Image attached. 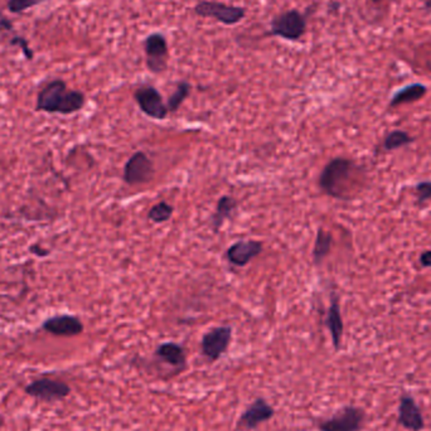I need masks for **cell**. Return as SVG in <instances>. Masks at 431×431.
I'll list each match as a JSON object with an SVG mask.
<instances>
[{
    "instance_id": "3",
    "label": "cell",
    "mask_w": 431,
    "mask_h": 431,
    "mask_svg": "<svg viewBox=\"0 0 431 431\" xmlns=\"http://www.w3.org/2000/svg\"><path fill=\"white\" fill-rule=\"evenodd\" d=\"M366 422L365 410L356 406H344L328 419L316 422L319 431H361Z\"/></svg>"
},
{
    "instance_id": "29",
    "label": "cell",
    "mask_w": 431,
    "mask_h": 431,
    "mask_svg": "<svg viewBox=\"0 0 431 431\" xmlns=\"http://www.w3.org/2000/svg\"><path fill=\"white\" fill-rule=\"evenodd\" d=\"M425 6L427 9H430L431 11V0H427V1H426Z\"/></svg>"
},
{
    "instance_id": "30",
    "label": "cell",
    "mask_w": 431,
    "mask_h": 431,
    "mask_svg": "<svg viewBox=\"0 0 431 431\" xmlns=\"http://www.w3.org/2000/svg\"><path fill=\"white\" fill-rule=\"evenodd\" d=\"M3 422H4V419H3V416H0V429H1V426H3Z\"/></svg>"
},
{
    "instance_id": "14",
    "label": "cell",
    "mask_w": 431,
    "mask_h": 431,
    "mask_svg": "<svg viewBox=\"0 0 431 431\" xmlns=\"http://www.w3.org/2000/svg\"><path fill=\"white\" fill-rule=\"evenodd\" d=\"M262 250L264 246L260 241H255V240L238 241L227 249L226 259L230 264L243 267L256 259L262 252Z\"/></svg>"
},
{
    "instance_id": "13",
    "label": "cell",
    "mask_w": 431,
    "mask_h": 431,
    "mask_svg": "<svg viewBox=\"0 0 431 431\" xmlns=\"http://www.w3.org/2000/svg\"><path fill=\"white\" fill-rule=\"evenodd\" d=\"M42 328L57 337H76L83 332V323L76 315L60 314L46 319Z\"/></svg>"
},
{
    "instance_id": "12",
    "label": "cell",
    "mask_w": 431,
    "mask_h": 431,
    "mask_svg": "<svg viewBox=\"0 0 431 431\" xmlns=\"http://www.w3.org/2000/svg\"><path fill=\"white\" fill-rule=\"evenodd\" d=\"M398 424L409 431H421L425 427V419L420 406L411 395L403 393L400 396L398 410Z\"/></svg>"
},
{
    "instance_id": "19",
    "label": "cell",
    "mask_w": 431,
    "mask_h": 431,
    "mask_svg": "<svg viewBox=\"0 0 431 431\" xmlns=\"http://www.w3.org/2000/svg\"><path fill=\"white\" fill-rule=\"evenodd\" d=\"M333 238L331 233L319 228L315 238L314 250H313V261L316 266L321 265L326 256L332 250Z\"/></svg>"
},
{
    "instance_id": "15",
    "label": "cell",
    "mask_w": 431,
    "mask_h": 431,
    "mask_svg": "<svg viewBox=\"0 0 431 431\" xmlns=\"http://www.w3.org/2000/svg\"><path fill=\"white\" fill-rule=\"evenodd\" d=\"M154 356L161 362L171 367L177 373H181L187 367L186 351L178 343H161L155 349Z\"/></svg>"
},
{
    "instance_id": "18",
    "label": "cell",
    "mask_w": 431,
    "mask_h": 431,
    "mask_svg": "<svg viewBox=\"0 0 431 431\" xmlns=\"http://www.w3.org/2000/svg\"><path fill=\"white\" fill-rule=\"evenodd\" d=\"M238 207L236 199L230 196H223L218 199L216 205V212L212 218V226L216 233L221 228L223 222L226 221L230 216L233 215V211Z\"/></svg>"
},
{
    "instance_id": "21",
    "label": "cell",
    "mask_w": 431,
    "mask_h": 431,
    "mask_svg": "<svg viewBox=\"0 0 431 431\" xmlns=\"http://www.w3.org/2000/svg\"><path fill=\"white\" fill-rule=\"evenodd\" d=\"M189 94H191L189 83H187V81L178 83L177 89L171 95V97L168 99V102H166V107H168L169 112L177 111L184 102V100L188 97Z\"/></svg>"
},
{
    "instance_id": "24",
    "label": "cell",
    "mask_w": 431,
    "mask_h": 431,
    "mask_svg": "<svg viewBox=\"0 0 431 431\" xmlns=\"http://www.w3.org/2000/svg\"><path fill=\"white\" fill-rule=\"evenodd\" d=\"M415 197L417 205H425L431 201V181H422L415 186Z\"/></svg>"
},
{
    "instance_id": "27",
    "label": "cell",
    "mask_w": 431,
    "mask_h": 431,
    "mask_svg": "<svg viewBox=\"0 0 431 431\" xmlns=\"http://www.w3.org/2000/svg\"><path fill=\"white\" fill-rule=\"evenodd\" d=\"M420 265L426 269H431V250L424 251L420 255Z\"/></svg>"
},
{
    "instance_id": "11",
    "label": "cell",
    "mask_w": 431,
    "mask_h": 431,
    "mask_svg": "<svg viewBox=\"0 0 431 431\" xmlns=\"http://www.w3.org/2000/svg\"><path fill=\"white\" fill-rule=\"evenodd\" d=\"M147 67L153 73H161L168 65V43L163 34L153 33L144 42Z\"/></svg>"
},
{
    "instance_id": "22",
    "label": "cell",
    "mask_w": 431,
    "mask_h": 431,
    "mask_svg": "<svg viewBox=\"0 0 431 431\" xmlns=\"http://www.w3.org/2000/svg\"><path fill=\"white\" fill-rule=\"evenodd\" d=\"M174 208L166 202H159L150 208L148 218L154 223H164L171 220Z\"/></svg>"
},
{
    "instance_id": "23",
    "label": "cell",
    "mask_w": 431,
    "mask_h": 431,
    "mask_svg": "<svg viewBox=\"0 0 431 431\" xmlns=\"http://www.w3.org/2000/svg\"><path fill=\"white\" fill-rule=\"evenodd\" d=\"M46 1H50V0H8L6 8L11 14H21V13L27 11L28 9H32L34 6L43 4Z\"/></svg>"
},
{
    "instance_id": "5",
    "label": "cell",
    "mask_w": 431,
    "mask_h": 431,
    "mask_svg": "<svg viewBox=\"0 0 431 431\" xmlns=\"http://www.w3.org/2000/svg\"><path fill=\"white\" fill-rule=\"evenodd\" d=\"M307 31L305 17L298 11H287L274 18L271 34L287 41H298Z\"/></svg>"
},
{
    "instance_id": "26",
    "label": "cell",
    "mask_w": 431,
    "mask_h": 431,
    "mask_svg": "<svg viewBox=\"0 0 431 431\" xmlns=\"http://www.w3.org/2000/svg\"><path fill=\"white\" fill-rule=\"evenodd\" d=\"M29 251H31L32 254L36 255V256H38V257H46V256L50 255V250L45 249V248L41 246V245H32V246L29 248Z\"/></svg>"
},
{
    "instance_id": "7",
    "label": "cell",
    "mask_w": 431,
    "mask_h": 431,
    "mask_svg": "<svg viewBox=\"0 0 431 431\" xmlns=\"http://www.w3.org/2000/svg\"><path fill=\"white\" fill-rule=\"evenodd\" d=\"M277 414L265 398H257L245 409L238 421V431H251L271 420Z\"/></svg>"
},
{
    "instance_id": "4",
    "label": "cell",
    "mask_w": 431,
    "mask_h": 431,
    "mask_svg": "<svg viewBox=\"0 0 431 431\" xmlns=\"http://www.w3.org/2000/svg\"><path fill=\"white\" fill-rule=\"evenodd\" d=\"M196 14L202 18H213L217 22L233 26L240 23L246 16V9L243 6H228L218 1L202 0L194 6Z\"/></svg>"
},
{
    "instance_id": "9",
    "label": "cell",
    "mask_w": 431,
    "mask_h": 431,
    "mask_svg": "<svg viewBox=\"0 0 431 431\" xmlns=\"http://www.w3.org/2000/svg\"><path fill=\"white\" fill-rule=\"evenodd\" d=\"M134 99L138 102L140 110L143 111L147 117L155 119V120H163L168 117L169 110L166 107L161 92L158 90L145 85L137 89L134 92Z\"/></svg>"
},
{
    "instance_id": "20",
    "label": "cell",
    "mask_w": 431,
    "mask_h": 431,
    "mask_svg": "<svg viewBox=\"0 0 431 431\" xmlns=\"http://www.w3.org/2000/svg\"><path fill=\"white\" fill-rule=\"evenodd\" d=\"M414 142L415 139L408 132L393 130L391 133L387 134L386 138L383 139L382 147L386 151H393V150L401 149Z\"/></svg>"
},
{
    "instance_id": "16",
    "label": "cell",
    "mask_w": 431,
    "mask_h": 431,
    "mask_svg": "<svg viewBox=\"0 0 431 431\" xmlns=\"http://www.w3.org/2000/svg\"><path fill=\"white\" fill-rule=\"evenodd\" d=\"M326 326L329 333H331L333 347H334L336 351H339L341 346H342L344 326H343L339 299H338L336 294H332V297H331V304H329V309H328V313H326Z\"/></svg>"
},
{
    "instance_id": "2",
    "label": "cell",
    "mask_w": 431,
    "mask_h": 431,
    "mask_svg": "<svg viewBox=\"0 0 431 431\" xmlns=\"http://www.w3.org/2000/svg\"><path fill=\"white\" fill-rule=\"evenodd\" d=\"M357 166L353 161L338 156L326 163L319 177V187L333 198L347 199L349 181Z\"/></svg>"
},
{
    "instance_id": "6",
    "label": "cell",
    "mask_w": 431,
    "mask_h": 431,
    "mask_svg": "<svg viewBox=\"0 0 431 431\" xmlns=\"http://www.w3.org/2000/svg\"><path fill=\"white\" fill-rule=\"evenodd\" d=\"M233 339V328L228 326H216L205 333L201 341V352L210 362H217L226 353Z\"/></svg>"
},
{
    "instance_id": "10",
    "label": "cell",
    "mask_w": 431,
    "mask_h": 431,
    "mask_svg": "<svg viewBox=\"0 0 431 431\" xmlns=\"http://www.w3.org/2000/svg\"><path fill=\"white\" fill-rule=\"evenodd\" d=\"M154 174L153 161L144 151L134 153L124 166V181L129 186L149 182Z\"/></svg>"
},
{
    "instance_id": "8",
    "label": "cell",
    "mask_w": 431,
    "mask_h": 431,
    "mask_svg": "<svg viewBox=\"0 0 431 431\" xmlns=\"http://www.w3.org/2000/svg\"><path fill=\"white\" fill-rule=\"evenodd\" d=\"M24 393L41 401L52 403L65 400L71 393V387L58 380L39 378L24 387Z\"/></svg>"
},
{
    "instance_id": "31",
    "label": "cell",
    "mask_w": 431,
    "mask_h": 431,
    "mask_svg": "<svg viewBox=\"0 0 431 431\" xmlns=\"http://www.w3.org/2000/svg\"><path fill=\"white\" fill-rule=\"evenodd\" d=\"M372 3H381V1H385V0H371Z\"/></svg>"
},
{
    "instance_id": "28",
    "label": "cell",
    "mask_w": 431,
    "mask_h": 431,
    "mask_svg": "<svg viewBox=\"0 0 431 431\" xmlns=\"http://www.w3.org/2000/svg\"><path fill=\"white\" fill-rule=\"evenodd\" d=\"M0 27H6V29H8V31H9V29H11V22H8L6 19H4V18H3V19H1V23H0Z\"/></svg>"
},
{
    "instance_id": "25",
    "label": "cell",
    "mask_w": 431,
    "mask_h": 431,
    "mask_svg": "<svg viewBox=\"0 0 431 431\" xmlns=\"http://www.w3.org/2000/svg\"><path fill=\"white\" fill-rule=\"evenodd\" d=\"M11 45L18 46L19 50H22L23 55H26L28 61L33 60V50H31L27 39L23 38V37H14V38L11 39Z\"/></svg>"
},
{
    "instance_id": "1",
    "label": "cell",
    "mask_w": 431,
    "mask_h": 431,
    "mask_svg": "<svg viewBox=\"0 0 431 431\" xmlns=\"http://www.w3.org/2000/svg\"><path fill=\"white\" fill-rule=\"evenodd\" d=\"M85 104L86 96L83 91L68 89L63 80L55 78L39 90L36 110L47 114L71 115L81 110Z\"/></svg>"
},
{
    "instance_id": "17",
    "label": "cell",
    "mask_w": 431,
    "mask_h": 431,
    "mask_svg": "<svg viewBox=\"0 0 431 431\" xmlns=\"http://www.w3.org/2000/svg\"><path fill=\"white\" fill-rule=\"evenodd\" d=\"M427 94V87L422 83H411L398 90L390 100V107L405 105V104H413L419 100L425 97Z\"/></svg>"
},
{
    "instance_id": "32",
    "label": "cell",
    "mask_w": 431,
    "mask_h": 431,
    "mask_svg": "<svg viewBox=\"0 0 431 431\" xmlns=\"http://www.w3.org/2000/svg\"><path fill=\"white\" fill-rule=\"evenodd\" d=\"M0 259H1V256H0Z\"/></svg>"
}]
</instances>
